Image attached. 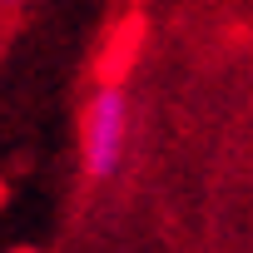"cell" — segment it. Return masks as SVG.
Masks as SVG:
<instances>
[{
    "label": "cell",
    "mask_w": 253,
    "mask_h": 253,
    "mask_svg": "<svg viewBox=\"0 0 253 253\" xmlns=\"http://www.w3.org/2000/svg\"><path fill=\"white\" fill-rule=\"evenodd\" d=\"M129 144V94L119 84H99L80 119V164L89 179H109Z\"/></svg>",
    "instance_id": "1"
},
{
    "label": "cell",
    "mask_w": 253,
    "mask_h": 253,
    "mask_svg": "<svg viewBox=\"0 0 253 253\" xmlns=\"http://www.w3.org/2000/svg\"><path fill=\"white\" fill-rule=\"evenodd\" d=\"M0 5H25V0H0Z\"/></svg>",
    "instance_id": "2"
}]
</instances>
